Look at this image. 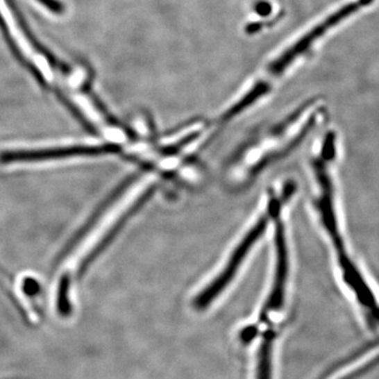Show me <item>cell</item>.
Masks as SVG:
<instances>
[{
	"instance_id": "7a4b0ae2",
	"label": "cell",
	"mask_w": 379,
	"mask_h": 379,
	"mask_svg": "<svg viewBox=\"0 0 379 379\" xmlns=\"http://www.w3.org/2000/svg\"><path fill=\"white\" fill-rule=\"evenodd\" d=\"M295 190L296 185L289 180L279 189L271 190L262 212L256 216L254 221L240 235L229 251V254L218 267L217 272L193 299L192 305L195 310L205 311L231 286L258 242L268 233L275 213L279 208L288 205Z\"/></svg>"
},
{
	"instance_id": "5b68a950",
	"label": "cell",
	"mask_w": 379,
	"mask_h": 379,
	"mask_svg": "<svg viewBox=\"0 0 379 379\" xmlns=\"http://www.w3.org/2000/svg\"><path fill=\"white\" fill-rule=\"evenodd\" d=\"M121 151L117 144H107L103 146H72L59 148L40 149V150L9 151L0 154V162H33L67 158L75 156H95V155L114 154Z\"/></svg>"
},
{
	"instance_id": "3957f363",
	"label": "cell",
	"mask_w": 379,
	"mask_h": 379,
	"mask_svg": "<svg viewBox=\"0 0 379 379\" xmlns=\"http://www.w3.org/2000/svg\"><path fill=\"white\" fill-rule=\"evenodd\" d=\"M329 30H331V26H330L327 20H323V22L317 24L315 28H312L309 33L303 36L296 44H293L286 52H283L276 60L271 63L266 74L255 83L254 87H251L239 99L232 103L230 107H228L223 113L216 118L218 126L220 128H224L230 122L235 120L236 118L239 117L244 112L250 109L252 106L255 105L260 99H264L272 89L275 81L288 69L291 63L296 60L297 57L307 52L310 47L319 38L323 37L327 33V31Z\"/></svg>"
},
{
	"instance_id": "8992f818",
	"label": "cell",
	"mask_w": 379,
	"mask_h": 379,
	"mask_svg": "<svg viewBox=\"0 0 379 379\" xmlns=\"http://www.w3.org/2000/svg\"><path fill=\"white\" fill-rule=\"evenodd\" d=\"M274 340L275 332L272 329L267 330L258 349L256 379H272Z\"/></svg>"
},
{
	"instance_id": "52a82bcc",
	"label": "cell",
	"mask_w": 379,
	"mask_h": 379,
	"mask_svg": "<svg viewBox=\"0 0 379 379\" xmlns=\"http://www.w3.org/2000/svg\"><path fill=\"white\" fill-rule=\"evenodd\" d=\"M57 307H58V311L61 315L67 316L71 313V305L69 301V283L67 279L61 283Z\"/></svg>"
},
{
	"instance_id": "ba28073f",
	"label": "cell",
	"mask_w": 379,
	"mask_h": 379,
	"mask_svg": "<svg viewBox=\"0 0 379 379\" xmlns=\"http://www.w3.org/2000/svg\"><path fill=\"white\" fill-rule=\"evenodd\" d=\"M256 333H258V329L255 327H249L244 329L242 333V339L244 342H250L251 339L255 337Z\"/></svg>"
},
{
	"instance_id": "6da1fadb",
	"label": "cell",
	"mask_w": 379,
	"mask_h": 379,
	"mask_svg": "<svg viewBox=\"0 0 379 379\" xmlns=\"http://www.w3.org/2000/svg\"><path fill=\"white\" fill-rule=\"evenodd\" d=\"M323 108L309 103L251 136L229 157L224 167V183L232 192H242L273 165L296 150L319 126Z\"/></svg>"
},
{
	"instance_id": "277c9868",
	"label": "cell",
	"mask_w": 379,
	"mask_h": 379,
	"mask_svg": "<svg viewBox=\"0 0 379 379\" xmlns=\"http://www.w3.org/2000/svg\"><path fill=\"white\" fill-rule=\"evenodd\" d=\"M285 208L286 205L275 213L271 227L273 231L272 278L268 296L260 312V321H266L271 314L280 312L286 303L291 272V254L286 224L283 220Z\"/></svg>"
}]
</instances>
